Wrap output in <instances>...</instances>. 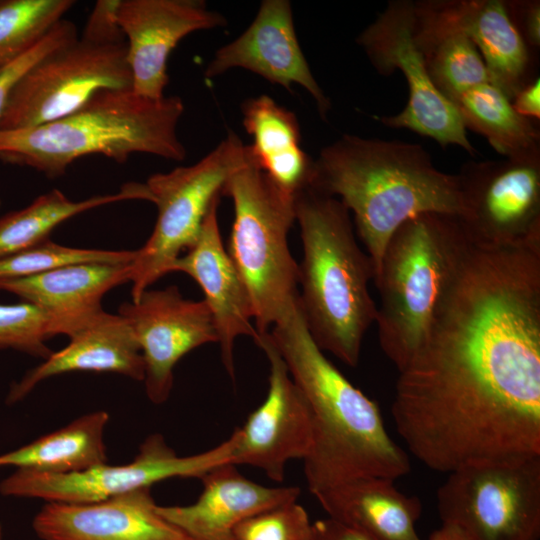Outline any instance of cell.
<instances>
[{"mask_svg":"<svg viewBox=\"0 0 540 540\" xmlns=\"http://www.w3.org/2000/svg\"><path fill=\"white\" fill-rule=\"evenodd\" d=\"M391 413L410 453L442 473L540 456V288L473 264L453 276L399 371Z\"/></svg>","mask_w":540,"mask_h":540,"instance_id":"6da1fadb","label":"cell"},{"mask_svg":"<svg viewBox=\"0 0 540 540\" xmlns=\"http://www.w3.org/2000/svg\"><path fill=\"white\" fill-rule=\"evenodd\" d=\"M269 334L312 413L313 444L303 460L312 494L354 478L395 480L410 472L408 455L388 434L377 403L313 340L299 297Z\"/></svg>","mask_w":540,"mask_h":540,"instance_id":"7a4b0ae2","label":"cell"},{"mask_svg":"<svg viewBox=\"0 0 540 540\" xmlns=\"http://www.w3.org/2000/svg\"><path fill=\"white\" fill-rule=\"evenodd\" d=\"M310 187L353 213L375 277L387 242L406 221L427 212L462 214L456 174L438 170L421 145L400 140L343 134L314 159Z\"/></svg>","mask_w":540,"mask_h":540,"instance_id":"3957f363","label":"cell"},{"mask_svg":"<svg viewBox=\"0 0 540 540\" xmlns=\"http://www.w3.org/2000/svg\"><path fill=\"white\" fill-rule=\"evenodd\" d=\"M295 210L303 250L298 297L307 328L323 352L355 367L377 315L368 287L373 261L339 199L309 187L297 195Z\"/></svg>","mask_w":540,"mask_h":540,"instance_id":"277c9868","label":"cell"},{"mask_svg":"<svg viewBox=\"0 0 540 540\" xmlns=\"http://www.w3.org/2000/svg\"><path fill=\"white\" fill-rule=\"evenodd\" d=\"M183 112L178 96L153 100L132 89L103 90L61 119L0 130V160L33 168L49 178L63 175L74 161L94 154L118 163L134 153L182 161L186 149L177 126Z\"/></svg>","mask_w":540,"mask_h":540,"instance_id":"5b68a950","label":"cell"},{"mask_svg":"<svg viewBox=\"0 0 540 540\" xmlns=\"http://www.w3.org/2000/svg\"><path fill=\"white\" fill-rule=\"evenodd\" d=\"M470 242L457 216L427 212L402 224L384 249L373 282L383 353L398 372L428 331L439 300Z\"/></svg>","mask_w":540,"mask_h":540,"instance_id":"8992f818","label":"cell"},{"mask_svg":"<svg viewBox=\"0 0 540 540\" xmlns=\"http://www.w3.org/2000/svg\"><path fill=\"white\" fill-rule=\"evenodd\" d=\"M222 196L234 208L226 249L250 297L254 327L266 333L298 300L299 267L288 243L296 197L281 191L250 153L247 164L227 179Z\"/></svg>","mask_w":540,"mask_h":540,"instance_id":"52a82bcc","label":"cell"},{"mask_svg":"<svg viewBox=\"0 0 540 540\" xmlns=\"http://www.w3.org/2000/svg\"><path fill=\"white\" fill-rule=\"evenodd\" d=\"M249 161L248 145L233 131L190 166L151 175L145 183L157 207L146 243L130 264L132 301L170 273L171 266L196 241L211 204L222 196L227 179Z\"/></svg>","mask_w":540,"mask_h":540,"instance_id":"ba28073f","label":"cell"},{"mask_svg":"<svg viewBox=\"0 0 540 540\" xmlns=\"http://www.w3.org/2000/svg\"><path fill=\"white\" fill-rule=\"evenodd\" d=\"M132 89L126 42L97 44L80 37L33 64L14 85L0 130L61 119L103 90Z\"/></svg>","mask_w":540,"mask_h":540,"instance_id":"9c48e42d","label":"cell"},{"mask_svg":"<svg viewBox=\"0 0 540 540\" xmlns=\"http://www.w3.org/2000/svg\"><path fill=\"white\" fill-rule=\"evenodd\" d=\"M437 509L468 540H539L540 456L448 473Z\"/></svg>","mask_w":540,"mask_h":540,"instance_id":"30bf717a","label":"cell"},{"mask_svg":"<svg viewBox=\"0 0 540 540\" xmlns=\"http://www.w3.org/2000/svg\"><path fill=\"white\" fill-rule=\"evenodd\" d=\"M238 430L205 452L178 456L160 434L140 446L135 459L124 465L101 463L72 473H46L17 469L2 480L4 496L40 498L46 502L87 503L150 488L174 477L202 479L213 468L232 463ZM233 464V463H232Z\"/></svg>","mask_w":540,"mask_h":540,"instance_id":"8fae6325","label":"cell"},{"mask_svg":"<svg viewBox=\"0 0 540 540\" xmlns=\"http://www.w3.org/2000/svg\"><path fill=\"white\" fill-rule=\"evenodd\" d=\"M456 176L472 245L540 249V156L470 161Z\"/></svg>","mask_w":540,"mask_h":540,"instance_id":"7c38bea8","label":"cell"},{"mask_svg":"<svg viewBox=\"0 0 540 540\" xmlns=\"http://www.w3.org/2000/svg\"><path fill=\"white\" fill-rule=\"evenodd\" d=\"M414 1L393 0L357 37L375 70L389 76L399 70L409 97L405 108L392 116L377 117L384 126L405 128L435 140L442 148L457 145L474 156L460 115L433 85L415 39Z\"/></svg>","mask_w":540,"mask_h":540,"instance_id":"4fadbf2b","label":"cell"},{"mask_svg":"<svg viewBox=\"0 0 540 540\" xmlns=\"http://www.w3.org/2000/svg\"><path fill=\"white\" fill-rule=\"evenodd\" d=\"M118 314L137 339L144 361L145 391L155 404L169 398L173 371L183 356L204 344L218 343L204 300L186 299L176 286L147 289L137 300L123 303Z\"/></svg>","mask_w":540,"mask_h":540,"instance_id":"5bb4252c","label":"cell"},{"mask_svg":"<svg viewBox=\"0 0 540 540\" xmlns=\"http://www.w3.org/2000/svg\"><path fill=\"white\" fill-rule=\"evenodd\" d=\"M254 342L268 359L269 387L263 403L238 429L232 463L260 468L270 479L282 482L287 462L304 460L311 450L312 413L269 332L258 333Z\"/></svg>","mask_w":540,"mask_h":540,"instance_id":"9a60e30c","label":"cell"},{"mask_svg":"<svg viewBox=\"0 0 540 540\" xmlns=\"http://www.w3.org/2000/svg\"><path fill=\"white\" fill-rule=\"evenodd\" d=\"M118 20L127 45L132 90L159 100L169 82L170 53L187 35L223 27L227 19L201 0H120Z\"/></svg>","mask_w":540,"mask_h":540,"instance_id":"2e32d148","label":"cell"},{"mask_svg":"<svg viewBox=\"0 0 540 540\" xmlns=\"http://www.w3.org/2000/svg\"><path fill=\"white\" fill-rule=\"evenodd\" d=\"M417 23L457 31L472 40L490 83L509 100L536 77V57L512 23L505 0L414 1Z\"/></svg>","mask_w":540,"mask_h":540,"instance_id":"e0dca14e","label":"cell"},{"mask_svg":"<svg viewBox=\"0 0 540 540\" xmlns=\"http://www.w3.org/2000/svg\"><path fill=\"white\" fill-rule=\"evenodd\" d=\"M234 68L251 71L291 91L303 87L314 99L320 117L327 120L330 99L314 78L300 47L288 0H264L248 28L220 47L205 69L215 78Z\"/></svg>","mask_w":540,"mask_h":540,"instance_id":"ac0fdd59","label":"cell"},{"mask_svg":"<svg viewBox=\"0 0 540 540\" xmlns=\"http://www.w3.org/2000/svg\"><path fill=\"white\" fill-rule=\"evenodd\" d=\"M220 198L210 206L195 243L171 266L201 287L220 345L221 360L234 379V343L240 336L256 339L253 308L246 287L223 244L217 217Z\"/></svg>","mask_w":540,"mask_h":540,"instance_id":"d6986e66","label":"cell"},{"mask_svg":"<svg viewBox=\"0 0 540 540\" xmlns=\"http://www.w3.org/2000/svg\"><path fill=\"white\" fill-rule=\"evenodd\" d=\"M157 506L150 488L96 502H46L32 526L41 540H191Z\"/></svg>","mask_w":540,"mask_h":540,"instance_id":"ffe728a7","label":"cell"},{"mask_svg":"<svg viewBox=\"0 0 540 540\" xmlns=\"http://www.w3.org/2000/svg\"><path fill=\"white\" fill-rule=\"evenodd\" d=\"M198 499L185 506H157L158 512L191 540H234L235 527L256 514L297 501L296 486L268 487L244 477L232 463L202 479Z\"/></svg>","mask_w":540,"mask_h":540,"instance_id":"44dd1931","label":"cell"},{"mask_svg":"<svg viewBox=\"0 0 540 540\" xmlns=\"http://www.w3.org/2000/svg\"><path fill=\"white\" fill-rule=\"evenodd\" d=\"M68 337L67 346L52 352L12 385L7 396L9 403L23 399L43 380L75 371L117 373L143 381L144 361L139 344L120 314L101 310Z\"/></svg>","mask_w":540,"mask_h":540,"instance_id":"7402d4cb","label":"cell"},{"mask_svg":"<svg viewBox=\"0 0 540 540\" xmlns=\"http://www.w3.org/2000/svg\"><path fill=\"white\" fill-rule=\"evenodd\" d=\"M130 264H70L30 277L0 281V290L45 312L54 335L69 336L103 310L101 301L108 291L130 282Z\"/></svg>","mask_w":540,"mask_h":540,"instance_id":"603a6c76","label":"cell"},{"mask_svg":"<svg viewBox=\"0 0 540 540\" xmlns=\"http://www.w3.org/2000/svg\"><path fill=\"white\" fill-rule=\"evenodd\" d=\"M312 495L328 517L372 540H421L416 523L422 503L417 496L399 491L392 479L354 478Z\"/></svg>","mask_w":540,"mask_h":540,"instance_id":"cb8c5ba5","label":"cell"},{"mask_svg":"<svg viewBox=\"0 0 540 540\" xmlns=\"http://www.w3.org/2000/svg\"><path fill=\"white\" fill-rule=\"evenodd\" d=\"M241 112L242 125L253 138L248 149L254 164L290 196L309 188L314 159L301 147L295 113L266 94L246 99Z\"/></svg>","mask_w":540,"mask_h":540,"instance_id":"d4e9b609","label":"cell"},{"mask_svg":"<svg viewBox=\"0 0 540 540\" xmlns=\"http://www.w3.org/2000/svg\"><path fill=\"white\" fill-rule=\"evenodd\" d=\"M105 411L83 415L70 424L16 450L0 455V467L46 473H72L105 463Z\"/></svg>","mask_w":540,"mask_h":540,"instance_id":"484cf974","label":"cell"},{"mask_svg":"<svg viewBox=\"0 0 540 540\" xmlns=\"http://www.w3.org/2000/svg\"><path fill=\"white\" fill-rule=\"evenodd\" d=\"M153 197L146 184L126 183L117 193L96 195L80 201L69 199L59 189L35 198L28 206L0 217V259L49 239L61 223L85 211L125 200Z\"/></svg>","mask_w":540,"mask_h":540,"instance_id":"4316f807","label":"cell"},{"mask_svg":"<svg viewBox=\"0 0 540 540\" xmlns=\"http://www.w3.org/2000/svg\"><path fill=\"white\" fill-rule=\"evenodd\" d=\"M453 105L466 130L484 136L505 158L540 156L536 121L519 115L511 101L491 83L464 92Z\"/></svg>","mask_w":540,"mask_h":540,"instance_id":"83f0119b","label":"cell"},{"mask_svg":"<svg viewBox=\"0 0 540 540\" xmlns=\"http://www.w3.org/2000/svg\"><path fill=\"white\" fill-rule=\"evenodd\" d=\"M415 39L433 85L451 103L464 92L490 83L483 58L466 35L425 28L416 20Z\"/></svg>","mask_w":540,"mask_h":540,"instance_id":"f1b7e54d","label":"cell"},{"mask_svg":"<svg viewBox=\"0 0 540 540\" xmlns=\"http://www.w3.org/2000/svg\"><path fill=\"white\" fill-rule=\"evenodd\" d=\"M74 3L72 0H0V68L40 42Z\"/></svg>","mask_w":540,"mask_h":540,"instance_id":"f546056e","label":"cell"},{"mask_svg":"<svg viewBox=\"0 0 540 540\" xmlns=\"http://www.w3.org/2000/svg\"><path fill=\"white\" fill-rule=\"evenodd\" d=\"M134 258L135 250L75 248L47 239L31 248L0 259V281L30 277L77 263L130 264Z\"/></svg>","mask_w":540,"mask_h":540,"instance_id":"4dcf8cb0","label":"cell"},{"mask_svg":"<svg viewBox=\"0 0 540 540\" xmlns=\"http://www.w3.org/2000/svg\"><path fill=\"white\" fill-rule=\"evenodd\" d=\"M55 336L48 315L27 302L0 304V350L13 349L48 357L46 341Z\"/></svg>","mask_w":540,"mask_h":540,"instance_id":"1f68e13d","label":"cell"},{"mask_svg":"<svg viewBox=\"0 0 540 540\" xmlns=\"http://www.w3.org/2000/svg\"><path fill=\"white\" fill-rule=\"evenodd\" d=\"M234 540H312V523L306 510L291 501L239 523Z\"/></svg>","mask_w":540,"mask_h":540,"instance_id":"d6a6232c","label":"cell"},{"mask_svg":"<svg viewBox=\"0 0 540 540\" xmlns=\"http://www.w3.org/2000/svg\"><path fill=\"white\" fill-rule=\"evenodd\" d=\"M78 37L76 26L63 18L26 54L0 68V117L14 85L21 76L42 57Z\"/></svg>","mask_w":540,"mask_h":540,"instance_id":"836d02e7","label":"cell"},{"mask_svg":"<svg viewBox=\"0 0 540 540\" xmlns=\"http://www.w3.org/2000/svg\"><path fill=\"white\" fill-rule=\"evenodd\" d=\"M119 5L120 0H98L79 37L97 44L126 42L118 20Z\"/></svg>","mask_w":540,"mask_h":540,"instance_id":"e575fe53","label":"cell"},{"mask_svg":"<svg viewBox=\"0 0 540 540\" xmlns=\"http://www.w3.org/2000/svg\"><path fill=\"white\" fill-rule=\"evenodd\" d=\"M512 23L535 54L540 47V1L505 0Z\"/></svg>","mask_w":540,"mask_h":540,"instance_id":"d590c367","label":"cell"},{"mask_svg":"<svg viewBox=\"0 0 540 540\" xmlns=\"http://www.w3.org/2000/svg\"><path fill=\"white\" fill-rule=\"evenodd\" d=\"M312 540H372L364 533L330 517L312 523Z\"/></svg>","mask_w":540,"mask_h":540,"instance_id":"8d00e7d4","label":"cell"},{"mask_svg":"<svg viewBox=\"0 0 540 540\" xmlns=\"http://www.w3.org/2000/svg\"><path fill=\"white\" fill-rule=\"evenodd\" d=\"M514 110L533 121L540 119V80L539 77L521 88L510 100Z\"/></svg>","mask_w":540,"mask_h":540,"instance_id":"74e56055","label":"cell"},{"mask_svg":"<svg viewBox=\"0 0 540 540\" xmlns=\"http://www.w3.org/2000/svg\"><path fill=\"white\" fill-rule=\"evenodd\" d=\"M428 540H468L465 535L455 526L441 524V527L434 530Z\"/></svg>","mask_w":540,"mask_h":540,"instance_id":"f35d334b","label":"cell"},{"mask_svg":"<svg viewBox=\"0 0 540 540\" xmlns=\"http://www.w3.org/2000/svg\"><path fill=\"white\" fill-rule=\"evenodd\" d=\"M2 539V527H1V524H0V540Z\"/></svg>","mask_w":540,"mask_h":540,"instance_id":"ab89813d","label":"cell"},{"mask_svg":"<svg viewBox=\"0 0 540 540\" xmlns=\"http://www.w3.org/2000/svg\"><path fill=\"white\" fill-rule=\"evenodd\" d=\"M0 205H1V201H0Z\"/></svg>","mask_w":540,"mask_h":540,"instance_id":"60d3db41","label":"cell"}]
</instances>
